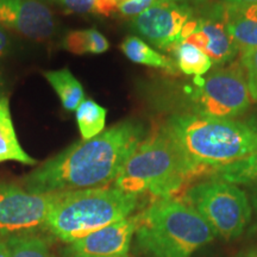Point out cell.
<instances>
[{
  "instance_id": "cell-8",
  "label": "cell",
  "mask_w": 257,
  "mask_h": 257,
  "mask_svg": "<svg viewBox=\"0 0 257 257\" xmlns=\"http://www.w3.org/2000/svg\"><path fill=\"white\" fill-rule=\"evenodd\" d=\"M56 193L34 194L23 186L0 181V238L37 233L46 229Z\"/></svg>"
},
{
  "instance_id": "cell-15",
  "label": "cell",
  "mask_w": 257,
  "mask_h": 257,
  "mask_svg": "<svg viewBox=\"0 0 257 257\" xmlns=\"http://www.w3.org/2000/svg\"><path fill=\"white\" fill-rule=\"evenodd\" d=\"M44 76L59 95L64 110L69 112L78 110L80 104L85 100V92L72 72L68 68L49 70L44 73Z\"/></svg>"
},
{
  "instance_id": "cell-25",
  "label": "cell",
  "mask_w": 257,
  "mask_h": 257,
  "mask_svg": "<svg viewBox=\"0 0 257 257\" xmlns=\"http://www.w3.org/2000/svg\"><path fill=\"white\" fill-rule=\"evenodd\" d=\"M10 47V40L8 34L4 31V29L0 27V56L5 55L8 53Z\"/></svg>"
},
{
  "instance_id": "cell-2",
  "label": "cell",
  "mask_w": 257,
  "mask_h": 257,
  "mask_svg": "<svg viewBox=\"0 0 257 257\" xmlns=\"http://www.w3.org/2000/svg\"><path fill=\"white\" fill-rule=\"evenodd\" d=\"M161 130L200 176L212 175L216 169L257 150V135L243 121L202 114H175Z\"/></svg>"
},
{
  "instance_id": "cell-9",
  "label": "cell",
  "mask_w": 257,
  "mask_h": 257,
  "mask_svg": "<svg viewBox=\"0 0 257 257\" xmlns=\"http://www.w3.org/2000/svg\"><path fill=\"white\" fill-rule=\"evenodd\" d=\"M131 27L159 49L174 51L197 28L189 6L173 2H157L134 17Z\"/></svg>"
},
{
  "instance_id": "cell-20",
  "label": "cell",
  "mask_w": 257,
  "mask_h": 257,
  "mask_svg": "<svg viewBox=\"0 0 257 257\" xmlns=\"http://www.w3.org/2000/svg\"><path fill=\"white\" fill-rule=\"evenodd\" d=\"M107 110L93 100H83L76 110V121L82 140H91L105 128Z\"/></svg>"
},
{
  "instance_id": "cell-28",
  "label": "cell",
  "mask_w": 257,
  "mask_h": 257,
  "mask_svg": "<svg viewBox=\"0 0 257 257\" xmlns=\"http://www.w3.org/2000/svg\"><path fill=\"white\" fill-rule=\"evenodd\" d=\"M0 257H9V248L6 240L0 238Z\"/></svg>"
},
{
  "instance_id": "cell-23",
  "label": "cell",
  "mask_w": 257,
  "mask_h": 257,
  "mask_svg": "<svg viewBox=\"0 0 257 257\" xmlns=\"http://www.w3.org/2000/svg\"><path fill=\"white\" fill-rule=\"evenodd\" d=\"M240 64L245 72L250 95L257 101V47L242 51Z\"/></svg>"
},
{
  "instance_id": "cell-3",
  "label": "cell",
  "mask_w": 257,
  "mask_h": 257,
  "mask_svg": "<svg viewBox=\"0 0 257 257\" xmlns=\"http://www.w3.org/2000/svg\"><path fill=\"white\" fill-rule=\"evenodd\" d=\"M135 237L146 257H192L217 234L187 202L162 198L138 213Z\"/></svg>"
},
{
  "instance_id": "cell-19",
  "label": "cell",
  "mask_w": 257,
  "mask_h": 257,
  "mask_svg": "<svg viewBox=\"0 0 257 257\" xmlns=\"http://www.w3.org/2000/svg\"><path fill=\"white\" fill-rule=\"evenodd\" d=\"M176 60V67L186 75L201 76L212 68L213 62L204 51L193 46L192 43L184 42L173 51Z\"/></svg>"
},
{
  "instance_id": "cell-33",
  "label": "cell",
  "mask_w": 257,
  "mask_h": 257,
  "mask_svg": "<svg viewBox=\"0 0 257 257\" xmlns=\"http://www.w3.org/2000/svg\"><path fill=\"white\" fill-rule=\"evenodd\" d=\"M121 257H128V256H121Z\"/></svg>"
},
{
  "instance_id": "cell-12",
  "label": "cell",
  "mask_w": 257,
  "mask_h": 257,
  "mask_svg": "<svg viewBox=\"0 0 257 257\" xmlns=\"http://www.w3.org/2000/svg\"><path fill=\"white\" fill-rule=\"evenodd\" d=\"M0 24L36 41L53 36L54 16L40 0H0Z\"/></svg>"
},
{
  "instance_id": "cell-24",
  "label": "cell",
  "mask_w": 257,
  "mask_h": 257,
  "mask_svg": "<svg viewBox=\"0 0 257 257\" xmlns=\"http://www.w3.org/2000/svg\"><path fill=\"white\" fill-rule=\"evenodd\" d=\"M156 2L157 0H131L128 3L118 5V10L121 15L126 16V17H136L149 9L150 6H153Z\"/></svg>"
},
{
  "instance_id": "cell-1",
  "label": "cell",
  "mask_w": 257,
  "mask_h": 257,
  "mask_svg": "<svg viewBox=\"0 0 257 257\" xmlns=\"http://www.w3.org/2000/svg\"><path fill=\"white\" fill-rule=\"evenodd\" d=\"M144 136L146 128L141 121H121L46 161L25 176L22 186L34 194L108 187Z\"/></svg>"
},
{
  "instance_id": "cell-21",
  "label": "cell",
  "mask_w": 257,
  "mask_h": 257,
  "mask_svg": "<svg viewBox=\"0 0 257 257\" xmlns=\"http://www.w3.org/2000/svg\"><path fill=\"white\" fill-rule=\"evenodd\" d=\"M5 240L9 257H55L49 240L37 233L22 234Z\"/></svg>"
},
{
  "instance_id": "cell-31",
  "label": "cell",
  "mask_w": 257,
  "mask_h": 257,
  "mask_svg": "<svg viewBox=\"0 0 257 257\" xmlns=\"http://www.w3.org/2000/svg\"><path fill=\"white\" fill-rule=\"evenodd\" d=\"M253 202H255V206L257 208V193L255 194V197H253Z\"/></svg>"
},
{
  "instance_id": "cell-29",
  "label": "cell",
  "mask_w": 257,
  "mask_h": 257,
  "mask_svg": "<svg viewBox=\"0 0 257 257\" xmlns=\"http://www.w3.org/2000/svg\"><path fill=\"white\" fill-rule=\"evenodd\" d=\"M115 2H117V4H118V5H120V4H124V3H128V2H131V0H115Z\"/></svg>"
},
{
  "instance_id": "cell-4",
  "label": "cell",
  "mask_w": 257,
  "mask_h": 257,
  "mask_svg": "<svg viewBox=\"0 0 257 257\" xmlns=\"http://www.w3.org/2000/svg\"><path fill=\"white\" fill-rule=\"evenodd\" d=\"M138 205L140 195L115 187L59 192L48 214L46 230L70 244L131 217Z\"/></svg>"
},
{
  "instance_id": "cell-32",
  "label": "cell",
  "mask_w": 257,
  "mask_h": 257,
  "mask_svg": "<svg viewBox=\"0 0 257 257\" xmlns=\"http://www.w3.org/2000/svg\"><path fill=\"white\" fill-rule=\"evenodd\" d=\"M244 257H257V253H249V255H246Z\"/></svg>"
},
{
  "instance_id": "cell-5",
  "label": "cell",
  "mask_w": 257,
  "mask_h": 257,
  "mask_svg": "<svg viewBox=\"0 0 257 257\" xmlns=\"http://www.w3.org/2000/svg\"><path fill=\"white\" fill-rule=\"evenodd\" d=\"M199 173L178 147L157 130L143 140L128 157L114 181V187L134 194L149 193L157 199L175 198Z\"/></svg>"
},
{
  "instance_id": "cell-34",
  "label": "cell",
  "mask_w": 257,
  "mask_h": 257,
  "mask_svg": "<svg viewBox=\"0 0 257 257\" xmlns=\"http://www.w3.org/2000/svg\"><path fill=\"white\" fill-rule=\"evenodd\" d=\"M0 98H3V96H2V95H0Z\"/></svg>"
},
{
  "instance_id": "cell-22",
  "label": "cell",
  "mask_w": 257,
  "mask_h": 257,
  "mask_svg": "<svg viewBox=\"0 0 257 257\" xmlns=\"http://www.w3.org/2000/svg\"><path fill=\"white\" fill-rule=\"evenodd\" d=\"M64 8L76 14L111 16L118 10L115 0H59Z\"/></svg>"
},
{
  "instance_id": "cell-17",
  "label": "cell",
  "mask_w": 257,
  "mask_h": 257,
  "mask_svg": "<svg viewBox=\"0 0 257 257\" xmlns=\"http://www.w3.org/2000/svg\"><path fill=\"white\" fill-rule=\"evenodd\" d=\"M63 47L76 55L83 54H102L108 50L110 42L100 31L95 29L72 31L63 41Z\"/></svg>"
},
{
  "instance_id": "cell-11",
  "label": "cell",
  "mask_w": 257,
  "mask_h": 257,
  "mask_svg": "<svg viewBox=\"0 0 257 257\" xmlns=\"http://www.w3.org/2000/svg\"><path fill=\"white\" fill-rule=\"evenodd\" d=\"M185 42L204 51L216 66L230 62L239 51L225 24V5L220 4L213 5L197 18V28Z\"/></svg>"
},
{
  "instance_id": "cell-7",
  "label": "cell",
  "mask_w": 257,
  "mask_h": 257,
  "mask_svg": "<svg viewBox=\"0 0 257 257\" xmlns=\"http://www.w3.org/2000/svg\"><path fill=\"white\" fill-rule=\"evenodd\" d=\"M193 82L197 87L192 89L189 98L198 114L231 119L243 114L251 105L245 72L240 63H231L206 79L197 76Z\"/></svg>"
},
{
  "instance_id": "cell-6",
  "label": "cell",
  "mask_w": 257,
  "mask_h": 257,
  "mask_svg": "<svg viewBox=\"0 0 257 257\" xmlns=\"http://www.w3.org/2000/svg\"><path fill=\"white\" fill-rule=\"evenodd\" d=\"M184 201L207 221L217 236L226 240L240 236L251 218L246 193L221 180L212 179L188 188Z\"/></svg>"
},
{
  "instance_id": "cell-14",
  "label": "cell",
  "mask_w": 257,
  "mask_h": 257,
  "mask_svg": "<svg viewBox=\"0 0 257 257\" xmlns=\"http://www.w3.org/2000/svg\"><path fill=\"white\" fill-rule=\"evenodd\" d=\"M9 161L27 166L36 165V160L25 153L19 143L12 121L9 99L3 96L0 98V163Z\"/></svg>"
},
{
  "instance_id": "cell-26",
  "label": "cell",
  "mask_w": 257,
  "mask_h": 257,
  "mask_svg": "<svg viewBox=\"0 0 257 257\" xmlns=\"http://www.w3.org/2000/svg\"><path fill=\"white\" fill-rule=\"evenodd\" d=\"M244 123L248 125L253 133L257 135V110L253 111L252 113H250L248 117L245 118V121H244Z\"/></svg>"
},
{
  "instance_id": "cell-10",
  "label": "cell",
  "mask_w": 257,
  "mask_h": 257,
  "mask_svg": "<svg viewBox=\"0 0 257 257\" xmlns=\"http://www.w3.org/2000/svg\"><path fill=\"white\" fill-rule=\"evenodd\" d=\"M137 225L138 214L115 221L70 243L67 252L69 257L127 256Z\"/></svg>"
},
{
  "instance_id": "cell-30",
  "label": "cell",
  "mask_w": 257,
  "mask_h": 257,
  "mask_svg": "<svg viewBox=\"0 0 257 257\" xmlns=\"http://www.w3.org/2000/svg\"><path fill=\"white\" fill-rule=\"evenodd\" d=\"M165 2H173V3H179V2H185V0H165Z\"/></svg>"
},
{
  "instance_id": "cell-16",
  "label": "cell",
  "mask_w": 257,
  "mask_h": 257,
  "mask_svg": "<svg viewBox=\"0 0 257 257\" xmlns=\"http://www.w3.org/2000/svg\"><path fill=\"white\" fill-rule=\"evenodd\" d=\"M120 49L124 55L135 63L144 64V66L153 67V68L166 69L169 73H176V64L174 61L157 53L140 37H126L121 43Z\"/></svg>"
},
{
  "instance_id": "cell-13",
  "label": "cell",
  "mask_w": 257,
  "mask_h": 257,
  "mask_svg": "<svg viewBox=\"0 0 257 257\" xmlns=\"http://www.w3.org/2000/svg\"><path fill=\"white\" fill-rule=\"evenodd\" d=\"M225 24L239 51L257 47V4H225Z\"/></svg>"
},
{
  "instance_id": "cell-18",
  "label": "cell",
  "mask_w": 257,
  "mask_h": 257,
  "mask_svg": "<svg viewBox=\"0 0 257 257\" xmlns=\"http://www.w3.org/2000/svg\"><path fill=\"white\" fill-rule=\"evenodd\" d=\"M212 176L232 185L257 184V150L242 160L216 169Z\"/></svg>"
},
{
  "instance_id": "cell-27",
  "label": "cell",
  "mask_w": 257,
  "mask_h": 257,
  "mask_svg": "<svg viewBox=\"0 0 257 257\" xmlns=\"http://www.w3.org/2000/svg\"><path fill=\"white\" fill-rule=\"evenodd\" d=\"M226 4L234 6H250L257 4V0H224Z\"/></svg>"
}]
</instances>
